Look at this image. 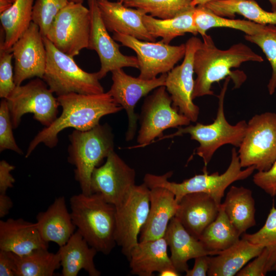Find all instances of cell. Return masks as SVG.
I'll return each mask as SVG.
<instances>
[{
  "mask_svg": "<svg viewBox=\"0 0 276 276\" xmlns=\"http://www.w3.org/2000/svg\"><path fill=\"white\" fill-rule=\"evenodd\" d=\"M13 128L8 102L3 99L0 103V151L8 149L23 154L14 137Z\"/></svg>",
  "mask_w": 276,
  "mask_h": 276,
  "instance_id": "ab89813d",
  "label": "cell"
},
{
  "mask_svg": "<svg viewBox=\"0 0 276 276\" xmlns=\"http://www.w3.org/2000/svg\"><path fill=\"white\" fill-rule=\"evenodd\" d=\"M103 23L108 32H117L138 39L155 41L147 30L143 20L142 10L125 6L118 1L97 0Z\"/></svg>",
  "mask_w": 276,
  "mask_h": 276,
  "instance_id": "d6986e66",
  "label": "cell"
},
{
  "mask_svg": "<svg viewBox=\"0 0 276 276\" xmlns=\"http://www.w3.org/2000/svg\"><path fill=\"white\" fill-rule=\"evenodd\" d=\"M70 202L72 221L77 230L98 252L109 254L117 244L116 206L98 193L74 195Z\"/></svg>",
  "mask_w": 276,
  "mask_h": 276,
  "instance_id": "3957f363",
  "label": "cell"
},
{
  "mask_svg": "<svg viewBox=\"0 0 276 276\" xmlns=\"http://www.w3.org/2000/svg\"><path fill=\"white\" fill-rule=\"evenodd\" d=\"M245 39L258 45L266 55L272 67V74L267 84L269 95L276 89V25H263L261 29L252 35L245 34Z\"/></svg>",
  "mask_w": 276,
  "mask_h": 276,
  "instance_id": "8d00e7d4",
  "label": "cell"
},
{
  "mask_svg": "<svg viewBox=\"0 0 276 276\" xmlns=\"http://www.w3.org/2000/svg\"><path fill=\"white\" fill-rule=\"evenodd\" d=\"M112 37L135 52L140 71L139 77L145 80L168 73L186 53V44L171 45L161 41H144L117 32L113 33Z\"/></svg>",
  "mask_w": 276,
  "mask_h": 276,
  "instance_id": "4fadbf2b",
  "label": "cell"
},
{
  "mask_svg": "<svg viewBox=\"0 0 276 276\" xmlns=\"http://www.w3.org/2000/svg\"><path fill=\"white\" fill-rule=\"evenodd\" d=\"M68 0H36L33 7L32 21L36 24L43 37H46L58 13Z\"/></svg>",
  "mask_w": 276,
  "mask_h": 276,
  "instance_id": "74e56055",
  "label": "cell"
},
{
  "mask_svg": "<svg viewBox=\"0 0 276 276\" xmlns=\"http://www.w3.org/2000/svg\"><path fill=\"white\" fill-rule=\"evenodd\" d=\"M242 238L252 244L265 248L268 252L266 271L272 270L276 264V208H271L266 220L262 228L254 234L244 233Z\"/></svg>",
  "mask_w": 276,
  "mask_h": 276,
  "instance_id": "d590c367",
  "label": "cell"
},
{
  "mask_svg": "<svg viewBox=\"0 0 276 276\" xmlns=\"http://www.w3.org/2000/svg\"><path fill=\"white\" fill-rule=\"evenodd\" d=\"M264 247L242 238L229 248L210 257L209 276H234L250 260L258 256Z\"/></svg>",
  "mask_w": 276,
  "mask_h": 276,
  "instance_id": "4316f807",
  "label": "cell"
},
{
  "mask_svg": "<svg viewBox=\"0 0 276 276\" xmlns=\"http://www.w3.org/2000/svg\"><path fill=\"white\" fill-rule=\"evenodd\" d=\"M268 260V252L264 248L261 252L254 260L243 267L237 273V276H264L266 271Z\"/></svg>",
  "mask_w": 276,
  "mask_h": 276,
  "instance_id": "b9f144b4",
  "label": "cell"
},
{
  "mask_svg": "<svg viewBox=\"0 0 276 276\" xmlns=\"http://www.w3.org/2000/svg\"><path fill=\"white\" fill-rule=\"evenodd\" d=\"M241 235L228 219L222 203L216 218L203 231L199 240L211 252V256L225 250L240 239Z\"/></svg>",
  "mask_w": 276,
  "mask_h": 276,
  "instance_id": "1f68e13d",
  "label": "cell"
},
{
  "mask_svg": "<svg viewBox=\"0 0 276 276\" xmlns=\"http://www.w3.org/2000/svg\"><path fill=\"white\" fill-rule=\"evenodd\" d=\"M231 79L230 77L225 79L218 96L219 101L217 114L212 123L205 125L197 123L195 125L180 127L174 133L163 136L157 140L159 141L185 134H189L191 140L196 141L199 143L196 153L203 160V172L206 171V166L218 148L225 144L239 147L245 133L247 126L246 121H240L233 125L228 122L225 116L224 98Z\"/></svg>",
  "mask_w": 276,
  "mask_h": 276,
  "instance_id": "5b68a950",
  "label": "cell"
},
{
  "mask_svg": "<svg viewBox=\"0 0 276 276\" xmlns=\"http://www.w3.org/2000/svg\"><path fill=\"white\" fill-rule=\"evenodd\" d=\"M35 223L43 239L59 247L66 244L76 228L64 196L57 197L45 211L39 213Z\"/></svg>",
  "mask_w": 276,
  "mask_h": 276,
  "instance_id": "603a6c76",
  "label": "cell"
},
{
  "mask_svg": "<svg viewBox=\"0 0 276 276\" xmlns=\"http://www.w3.org/2000/svg\"><path fill=\"white\" fill-rule=\"evenodd\" d=\"M193 20L198 33L201 36L206 35L209 29L217 27L235 29L245 34L252 35L257 33L263 25L250 20L226 18L215 14L204 5L195 7Z\"/></svg>",
  "mask_w": 276,
  "mask_h": 276,
  "instance_id": "836d02e7",
  "label": "cell"
},
{
  "mask_svg": "<svg viewBox=\"0 0 276 276\" xmlns=\"http://www.w3.org/2000/svg\"><path fill=\"white\" fill-rule=\"evenodd\" d=\"M218 1L223 0H193L191 4L193 7H195L199 5H204L210 2Z\"/></svg>",
  "mask_w": 276,
  "mask_h": 276,
  "instance_id": "681fc988",
  "label": "cell"
},
{
  "mask_svg": "<svg viewBox=\"0 0 276 276\" xmlns=\"http://www.w3.org/2000/svg\"><path fill=\"white\" fill-rule=\"evenodd\" d=\"M168 244L162 237L139 241L131 251L128 260L131 273L139 276H151L169 266H173L168 254Z\"/></svg>",
  "mask_w": 276,
  "mask_h": 276,
  "instance_id": "d4e9b609",
  "label": "cell"
},
{
  "mask_svg": "<svg viewBox=\"0 0 276 276\" xmlns=\"http://www.w3.org/2000/svg\"><path fill=\"white\" fill-rule=\"evenodd\" d=\"M90 14L82 3L70 2L55 17L46 37L55 47L72 57L88 46Z\"/></svg>",
  "mask_w": 276,
  "mask_h": 276,
  "instance_id": "8fae6325",
  "label": "cell"
},
{
  "mask_svg": "<svg viewBox=\"0 0 276 276\" xmlns=\"http://www.w3.org/2000/svg\"><path fill=\"white\" fill-rule=\"evenodd\" d=\"M164 237L170 249L172 263L180 273L189 269V260L211 256L201 242L191 235L175 217L170 220Z\"/></svg>",
  "mask_w": 276,
  "mask_h": 276,
  "instance_id": "cb8c5ba5",
  "label": "cell"
},
{
  "mask_svg": "<svg viewBox=\"0 0 276 276\" xmlns=\"http://www.w3.org/2000/svg\"><path fill=\"white\" fill-rule=\"evenodd\" d=\"M47 62L42 79L57 96L71 93L98 94L104 93L98 72L82 70L73 57L58 49L46 37Z\"/></svg>",
  "mask_w": 276,
  "mask_h": 276,
  "instance_id": "52a82bcc",
  "label": "cell"
},
{
  "mask_svg": "<svg viewBox=\"0 0 276 276\" xmlns=\"http://www.w3.org/2000/svg\"><path fill=\"white\" fill-rule=\"evenodd\" d=\"M253 182L265 192L276 196V160L266 171H258L253 176Z\"/></svg>",
  "mask_w": 276,
  "mask_h": 276,
  "instance_id": "60d3db41",
  "label": "cell"
},
{
  "mask_svg": "<svg viewBox=\"0 0 276 276\" xmlns=\"http://www.w3.org/2000/svg\"><path fill=\"white\" fill-rule=\"evenodd\" d=\"M204 6L222 17L233 18L237 14L257 24L276 25V12L264 10L255 0L218 1Z\"/></svg>",
  "mask_w": 276,
  "mask_h": 276,
  "instance_id": "f1b7e54d",
  "label": "cell"
},
{
  "mask_svg": "<svg viewBox=\"0 0 276 276\" xmlns=\"http://www.w3.org/2000/svg\"><path fill=\"white\" fill-rule=\"evenodd\" d=\"M48 246L36 223L21 218L0 221V250L21 256L38 249H48Z\"/></svg>",
  "mask_w": 276,
  "mask_h": 276,
  "instance_id": "44dd1931",
  "label": "cell"
},
{
  "mask_svg": "<svg viewBox=\"0 0 276 276\" xmlns=\"http://www.w3.org/2000/svg\"><path fill=\"white\" fill-rule=\"evenodd\" d=\"M271 5L272 11L276 12V0H268Z\"/></svg>",
  "mask_w": 276,
  "mask_h": 276,
  "instance_id": "f907efd6",
  "label": "cell"
},
{
  "mask_svg": "<svg viewBox=\"0 0 276 276\" xmlns=\"http://www.w3.org/2000/svg\"><path fill=\"white\" fill-rule=\"evenodd\" d=\"M222 204L228 219L240 235L256 225L255 202L250 189L232 186Z\"/></svg>",
  "mask_w": 276,
  "mask_h": 276,
  "instance_id": "83f0119b",
  "label": "cell"
},
{
  "mask_svg": "<svg viewBox=\"0 0 276 276\" xmlns=\"http://www.w3.org/2000/svg\"><path fill=\"white\" fill-rule=\"evenodd\" d=\"M111 72L112 83L108 93L115 102L126 111L128 125L125 134L127 141L132 140L136 133L139 116L134 111L136 103L155 88L165 86L167 73L158 77L145 80L127 74L122 68Z\"/></svg>",
  "mask_w": 276,
  "mask_h": 276,
  "instance_id": "9a60e30c",
  "label": "cell"
},
{
  "mask_svg": "<svg viewBox=\"0 0 276 276\" xmlns=\"http://www.w3.org/2000/svg\"><path fill=\"white\" fill-rule=\"evenodd\" d=\"M135 178L134 169L112 151L103 165L94 169L90 179L91 191L117 206L135 185Z\"/></svg>",
  "mask_w": 276,
  "mask_h": 276,
  "instance_id": "2e32d148",
  "label": "cell"
},
{
  "mask_svg": "<svg viewBox=\"0 0 276 276\" xmlns=\"http://www.w3.org/2000/svg\"><path fill=\"white\" fill-rule=\"evenodd\" d=\"M84 0H68L69 2L75 3H83Z\"/></svg>",
  "mask_w": 276,
  "mask_h": 276,
  "instance_id": "816d5d0a",
  "label": "cell"
},
{
  "mask_svg": "<svg viewBox=\"0 0 276 276\" xmlns=\"http://www.w3.org/2000/svg\"><path fill=\"white\" fill-rule=\"evenodd\" d=\"M210 255H203L195 258L193 267L191 269L187 270L186 272V276H205L210 266Z\"/></svg>",
  "mask_w": 276,
  "mask_h": 276,
  "instance_id": "f6af8a7d",
  "label": "cell"
},
{
  "mask_svg": "<svg viewBox=\"0 0 276 276\" xmlns=\"http://www.w3.org/2000/svg\"><path fill=\"white\" fill-rule=\"evenodd\" d=\"M34 0H15L8 10L0 14L5 33L4 47L11 49L32 21Z\"/></svg>",
  "mask_w": 276,
  "mask_h": 276,
  "instance_id": "4dcf8cb0",
  "label": "cell"
},
{
  "mask_svg": "<svg viewBox=\"0 0 276 276\" xmlns=\"http://www.w3.org/2000/svg\"><path fill=\"white\" fill-rule=\"evenodd\" d=\"M178 203L175 217L191 235L198 239L204 229L216 218L221 204L202 192L186 194Z\"/></svg>",
  "mask_w": 276,
  "mask_h": 276,
  "instance_id": "ffe728a7",
  "label": "cell"
},
{
  "mask_svg": "<svg viewBox=\"0 0 276 276\" xmlns=\"http://www.w3.org/2000/svg\"><path fill=\"white\" fill-rule=\"evenodd\" d=\"M16 267L10 252L0 250V275L16 276Z\"/></svg>",
  "mask_w": 276,
  "mask_h": 276,
  "instance_id": "ee69618b",
  "label": "cell"
},
{
  "mask_svg": "<svg viewBox=\"0 0 276 276\" xmlns=\"http://www.w3.org/2000/svg\"><path fill=\"white\" fill-rule=\"evenodd\" d=\"M68 161L75 167V178L81 193L92 194L90 179L94 169L114 151V136L107 124L86 131L74 130L69 135Z\"/></svg>",
  "mask_w": 276,
  "mask_h": 276,
  "instance_id": "8992f818",
  "label": "cell"
},
{
  "mask_svg": "<svg viewBox=\"0 0 276 276\" xmlns=\"http://www.w3.org/2000/svg\"><path fill=\"white\" fill-rule=\"evenodd\" d=\"M195 8L175 17L162 19L144 14V24L149 33L155 38L161 37L163 42L169 44L175 38L186 33L196 35L198 32L194 25L193 12Z\"/></svg>",
  "mask_w": 276,
  "mask_h": 276,
  "instance_id": "f546056e",
  "label": "cell"
},
{
  "mask_svg": "<svg viewBox=\"0 0 276 276\" xmlns=\"http://www.w3.org/2000/svg\"><path fill=\"white\" fill-rule=\"evenodd\" d=\"M271 270L276 271V264L274 265V266L272 267Z\"/></svg>",
  "mask_w": 276,
  "mask_h": 276,
  "instance_id": "f5cc1de1",
  "label": "cell"
},
{
  "mask_svg": "<svg viewBox=\"0 0 276 276\" xmlns=\"http://www.w3.org/2000/svg\"><path fill=\"white\" fill-rule=\"evenodd\" d=\"M240 160L235 148L231 151V160L226 170L222 174L218 172L209 174L207 171L202 174L184 180L177 183L168 180L173 172L169 171L162 175L147 173L144 177V183L150 189L161 187L171 191L178 202L185 195L196 192L205 193L209 195L216 202L220 205L226 188L233 182L244 180L250 176L256 170L250 166L242 170Z\"/></svg>",
  "mask_w": 276,
  "mask_h": 276,
  "instance_id": "277c9868",
  "label": "cell"
},
{
  "mask_svg": "<svg viewBox=\"0 0 276 276\" xmlns=\"http://www.w3.org/2000/svg\"><path fill=\"white\" fill-rule=\"evenodd\" d=\"M125 0H118V2L121 3H123V2H124Z\"/></svg>",
  "mask_w": 276,
  "mask_h": 276,
  "instance_id": "db71d44e",
  "label": "cell"
},
{
  "mask_svg": "<svg viewBox=\"0 0 276 276\" xmlns=\"http://www.w3.org/2000/svg\"><path fill=\"white\" fill-rule=\"evenodd\" d=\"M193 0H125L124 5L128 7L142 10L145 14L166 19L175 17L194 9Z\"/></svg>",
  "mask_w": 276,
  "mask_h": 276,
  "instance_id": "e575fe53",
  "label": "cell"
},
{
  "mask_svg": "<svg viewBox=\"0 0 276 276\" xmlns=\"http://www.w3.org/2000/svg\"><path fill=\"white\" fill-rule=\"evenodd\" d=\"M239 148L242 168L254 166L258 171L269 169L276 160V113L254 116L247 123Z\"/></svg>",
  "mask_w": 276,
  "mask_h": 276,
  "instance_id": "ba28073f",
  "label": "cell"
},
{
  "mask_svg": "<svg viewBox=\"0 0 276 276\" xmlns=\"http://www.w3.org/2000/svg\"><path fill=\"white\" fill-rule=\"evenodd\" d=\"M201 42V40L195 36L187 40L182 63L174 66L167 73L165 85L173 106L193 122L197 121L200 110L192 98L195 83L194 55Z\"/></svg>",
  "mask_w": 276,
  "mask_h": 276,
  "instance_id": "5bb4252c",
  "label": "cell"
},
{
  "mask_svg": "<svg viewBox=\"0 0 276 276\" xmlns=\"http://www.w3.org/2000/svg\"><path fill=\"white\" fill-rule=\"evenodd\" d=\"M12 206V201L6 193H0V217L3 218L8 214Z\"/></svg>",
  "mask_w": 276,
  "mask_h": 276,
  "instance_id": "bcb514c9",
  "label": "cell"
},
{
  "mask_svg": "<svg viewBox=\"0 0 276 276\" xmlns=\"http://www.w3.org/2000/svg\"><path fill=\"white\" fill-rule=\"evenodd\" d=\"M14 59V80L16 86L33 77L42 79L46 66L47 51L38 26L29 27L11 48Z\"/></svg>",
  "mask_w": 276,
  "mask_h": 276,
  "instance_id": "ac0fdd59",
  "label": "cell"
},
{
  "mask_svg": "<svg viewBox=\"0 0 276 276\" xmlns=\"http://www.w3.org/2000/svg\"><path fill=\"white\" fill-rule=\"evenodd\" d=\"M159 276H179L180 273L174 266H169L158 272Z\"/></svg>",
  "mask_w": 276,
  "mask_h": 276,
  "instance_id": "7dc6e473",
  "label": "cell"
},
{
  "mask_svg": "<svg viewBox=\"0 0 276 276\" xmlns=\"http://www.w3.org/2000/svg\"><path fill=\"white\" fill-rule=\"evenodd\" d=\"M11 254L15 264L16 276H52L61 266L58 252H51L48 249H38L21 256Z\"/></svg>",
  "mask_w": 276,
  "mask_h": 276,
  "instance_id": "d6a6232c",
  "label": "cell"
},
{
  "mask_svg": "<svg viewBox=\"0 0 276 276\" xmlns=\"http://www.w3.org/2000/svg\"><path fill=\"white\" fill-rule=\"evenodd\" d=\"M6 100L13 128L19 126L21 117L28 113H33L34 119L45 127L57 118V98L42 79L36 78L25 85L16 86Z\"/></svg>",
  "mask_w": 276,
  "mask_h": 276,
  "instance_id": "9c48e42d",
  "label": "cell"
},
{
  "mask_svg": "<svg viewBox=\"0 0 276 276\" xmlns=\"http://www.w3.org/2000/svg\"><path fill=\"white\" fill-rule=\"evenodd\" d=\"M15 167L7 161L2 160L0 162V193L5 194L8 189L13 187L15 179L11 172Z\"/></svg>",
  "mask_w": 276,
  "mask_h": 276,
  "instance_id": "7bdbcfd3",
  "label": "cell"
},
{
  "mask_svg": "<svg viewBox=\"0 0 276 276\" xmlns=\"http://www.w3.org/2000/svg\"><path fill=\"white\" fill-rule=\"evenodd\" d=\"M203 41L194 55V71L196 74L193 99L213 95L212 84L230 77L238 88L245 80L242 72H233L231 68L239 67L247 61L261 62L263 58L247 45L240 42L227 50H221L215 45L210 35L202 36Z\"/></svg>",
  "mask_w": 276,
  "mask_h": 276,
  "instance_id": "7a4b0ae2",
  "label": "cell"
},
{
  "mask_svg": "<svg viewBox=\"0 0 276 276\" xmlns=\"http://www.w3.org/2000/svg\"><path fill=\"white\" fill-rule=\"evenodd\" d=\"M5 33L1 28L0 39V97L7 99L16 87L12 65L13 53L4 47Z\"/></svg>",
  "mask_w": 276,
  "mask_h": 276,
  "instance_id": "f35d334b",
  "label": "cell"
},
{
  "mask_svg": "<svg viewBox=\"0 0 276 276\" xmlns=\"http://www.w3.org/2000/svg\"><path fill=\"white\" fill-rule=\"evenodd\" d=\"M57 98L62 107L60 116L34 137L29 145L26 158L41 143L49 148L55 147L58 142V134L64 129L88 130L100 124V120L103 116L123 109L108 91L87 95L71 93Z\"/></svg>",
  "mask_w": 276,
  "mask_h": 276,
  "instance_id": "6da1fadb",
  "label": "cell"
},
{
  "mask_svg": "<svg viewBox=\"0 0 276 276\" xmlns=\"http://www.w3.org/2000/svg\"><path fill=\"white\" fill-rule=\"evenodd\" d=\"M140 127L137 136L138 146L144 147L163 136L167 129L190 124L191 121L173 106L165 86L155 88L146 97L139 116Z\"/></svg>",
  "mask_w": 276,
  "mask_h": 276,
  "instance_id": "30bf717a",
  "label": "cell"
},
{
  "mask_svg": "<svg viewBox=\"0 0 276 276\" xmlns=\"http://www.w3.org/2000/svg\"><path fill=\"white\" fill-rule=\"evenodd\" d=\"M90 14V29L88 48L95 50L99 57L100 79L113 70L125 67L139 68L137 57L127 56L120 51V45L111 37L102 19L97 0H87Z\"/></svg>",
  "mask_w": 276,
  "mask_h": 276,
  "instance_id": "e0dca14e",
  "label": "cell"
},
{
  "mask_svg": "<svg viewBox=\"0 0 276 276\" xmlns=\"http://www.w3.org/2000/svg\"><path fill=\"white\" fill-rule=\"evenodd\" d=\"M150 208L141 229L139 241L153 240L165 236L170 220L175 217L178 203L169 190L154 187L149 189Z\"/></svg>",
  "mask_w": 276,
  "mask_h": 276,
  "instance_id": "7402d4cb",
  "label": "cell"
},
{
  "mask_svg": "<svg viewBox=\"0 0 276 276\" xmlns=\"http://www.w3.org/2000/svg\"><path fill=\"white\" fill-rule=\"evenodd\" d=\"M14 1L15 0H0V13L10 8Z\"/></svg>",
  "mask_w": 276,
  "mask_h": 276,
  "instance_id": "c3c4849f",
  "label": "cell"
},
{
  "mask_svg": "<svg viewBox=\"0 0 276 276\" xmlns=\"http://www.w3.org/2000/svg\"><path fill=\"white\" fill-rule=\"evenodd\" d=\"M60 258L63 276H77L83 269L90 276H100L94 259L98 252L91 247L77 230L57 251Z\"/></svg>",
  "mask_w": 276,
  "mask_h": 276,
  "instance_id": "484cf974",
  "label": "cell"
},
{
  "mask_svg": "<svg viewBox=\"0 0 276 276\" xmlns=\"http://www.w3.org/2000/svg\"><path fill=\"white\" fill-rule=\"evenodd\" d=\"M116 206L115 240L128 259L145 224L150 208L149 188L144 183L134 185Z\"/></svg>",
  "mask_w": 276,
  "mask_h": 276,
  "instance_id": "7c38bea8",
  "label": "cell"
}]
</instances>
